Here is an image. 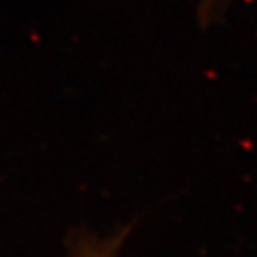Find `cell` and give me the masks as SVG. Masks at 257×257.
Returning a JSON list of instances; mask_svg holds the SVG:
<instances>
[{
	"label": "cell",
	"instance_id": "6da1fadb",
	"mask_svg": "<svg viewBox=\"0 0 257 257\" xmlns=\"http://www.w3.org/2000/svg\"><path fill=\"white\" fill-rule=\"evenodd\" d=\"M119 240L107 242H81L71 257H116Z\"/></svg>",
	"mask_w": 257,
	"mask_h": 257
}]
</instances>
